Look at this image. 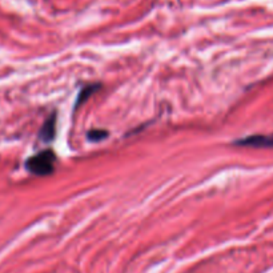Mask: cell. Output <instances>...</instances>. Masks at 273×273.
<instances>
[{
  "mask_svg": "<svg viewBox=\"0 0 273 273\" xmlns=\"http://www.w3.org/2000/svg\"><path fill=\"white\" fill-rule=\"evenodd\" d=\"M56 163V156L52 151H43L35 156L29 157L27 161V169L33 175L46 176L53 172Z\"/></svg>",
  "mask_w": 273,
  "mask_h": 273,
  "instance_id": "6da1fadb",
  "label": "cell"
},
{
  "mask_svg": "<svg viewBox=\"0 0 273 273\" xmlns=\"http://www.w3.org/2000/svg\"><path fill=\"white\" fill-rule=\"evenodd\" d=\"M234 144L249 148H273V135H252L234 141Z\"/></svg>",
  "mask_w": 273,
  "mask_h": 273,
  "instance_id": "7a4b0ae2",
  "label": "cell"
},
{
  "mask_svg": "<svg viewBox=\"0 0 273 273\" xmlns=\"http://www.w3.org/2000/svg\"><path fill=\"white\" fill-rule=\"evenodd\" d=\"M55 130H56V119L55 116H51L48 120L44 123L42 131H40V139L43 141H51L55 136Z\"/></svg>",
  "mask_w": 273,
  "mask_h": 273,
  "instance_id": "3957f363",
  "label": "cell"
},
{
  "mask_svg": "<svg viewBox=\"0 0 273 273\" xmlns=\"http://www.w3.org/2000/svg\"><path fill=\"white\" fill-rule=\"evenodd\" d=\"M108 132L104 130H92L88 132V139L94 140V141H99V140H103L104 137H107Z\"/></svg>",
  "mask_w": 273,
  "mask_h": 273,
  "instance_id": "277c9868",
  "label": "cell"
},
{
  "mask_svg": "<svg viewBox=\"0 0 273 273\" xmlns=\"http://www.w3.org/2000/svg\"><path fill=\"white\" fill-rule=\"evenodd\" d=\"M94 91H95L94 85H89V87L84 88V91H82V94H80V96H79L78 101H76V105L80 104V103H82V100L85 101V99H87L88 96H89V95H91Z\"/></svg>",
  "mask_w": 273,
  "mask_h": 273,
  "instance_id": "5b68a950",
  "label": "cell"
}]
</instances>
